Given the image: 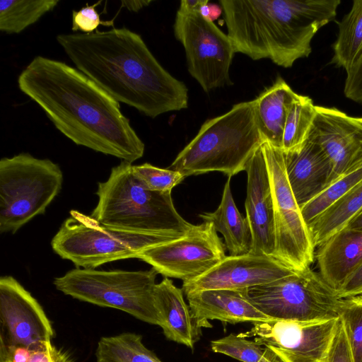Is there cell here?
Wrapping results in <instances>:
<instances>
[{"label":"cell","mask_w":362,"mask_h":362,"mask_svg":"<svg viewBox=\"0 0 362 362\" xmlns=\"http://www.w3.org/2000/svg\"><path fill=\"white\" fill-rule=\"evenodd\" d=\"M18 85L76 145L130 163L143 156L144 144L119 103L77 69L37 56L20 74Z\"/></svg>","instance_id":"obj_1"},{"label":"cell","mask_w":362,"mask_h":362,"mask_svg":"<svg viewBox=\"0 0 362 362\" xmlns=\"http://www.w3.org/2000/svg\"><path fill=\"white\" fill-rule=\"evenodd\" d=\"M57 41L76 68L118 103L155 118L188 107V89L127 28L69 33Z\"/></svg>","instance_id":"obj_2"},{"label":"cell","mask_w":362,"mask_h":362,"mask_svg":"<svg viewBox=\"0 0 362 362\" xmlns=\"http://www.w3.org/2000/svg\"><path fill=\"white\" fill-rule=\"evenodd\" d=\"M235 52L291 67L312 52L317 32L333 21L340 0H220Z\"/></svg>","instance_id":"obj_3"},{"label":"cell","mask_w":362,"mask_h":362,"mask_svg":"<svg viewBox=\"0 0 362 362\" xmlns=\"http://www.w3.org/2000/svg\"><path fill=\"white\" fill-rule=\"evenodd\" d=\"M264 142L255 99L241 102L226 113L206 120L169 168L185 177L218 171L231 177L245 170Z\"/></svg>","instance_id":"obj_4"},{"label":"cell","mask_w":362,"mask_h":362,"mask_svg":"<svg viewBox=\"0 0 362 362\" xmlns=\"http://www.w3.org/2000/svg\"><path fill=\"white\" fill-rule=\"evenodd\" d=\"M132 165L122 160L106 181L98 183V202L90 216L106 226L134 233L185 235L190 230L194 225L177 211L171 193L145 188Z\"/></svg>","instance_id":"obj_5"},{"label":"cell","mask_w":362,"mask_h":362,"mask_svg":"<svg viewBox=\"0 0 362 362\" xmlns=\"http://www.w3.org/2000/svg\"><path fill=\"white\" fill-rule=\"evenodd\" d=\"M183 235L122 230L71 210L70 216L62 223L52 238L51 245L57 255L73 262L76 268L95 269L113 261L136 258L147 248Z\"/></svg>","instance_id":"obj_6"},{"label":"cell","mask_w":362,"mask_h":362,"mask_svg":"<svg viewBox=\"0 0 362 362\" xmlns=\"http://www.w3.org/2000/svg\"><path fill=\"white\" fill-rule=\"evenodd\" d=\"M157 274L153 268L145 271L76 268L55 278L53 284L73 298L117 309L144 322L159 325L154 300Z\"/></svg>","instance_id":"obj_7"},{"label":"cell","mask_w":362,"mask_h":362,"mask_svg":"<svg viewBox=\"0 0 362 362\" xmlns=\"http://www.w3.org/2000/svg\"><path fill=\"white\" fill-rule=\"evenodd\" d=\"M63 173L49 159L21 153L0 160V232L14 234L60 192Z\"/></svg>","instance_id":"obj_8"},{"label":"cell","mask_w":362,"mask_h":362,"mask_svg":"<svg viewBox=\"0 0 362 362\" xmlns=\"http://www.w3.org/2000/svg\"><path fill=\"white\" fill-rule=\"evenodd\" d=\"M250 301L271 320L339 317L344 298L310 267L246 289Z\"/></svg>","instance_id":"obj_9"},{"label":"cell","mask_w":362,"mask_h":362,"mask_svg":"<svg viewBox=\"0 0 362 362\" xmlns=\"http://www.w3.org/2000/svg\"><path fill=\"white\" fill-rule=\"evenodd\" d=\"M173 30L185 49L189 74L204 92L233 84L230 68L236 52L227 34L201 12L181 8Z\"/></svg>","instance_id":"obj_10"},{"label":"cell","mask_w":362,"mask_h":362,"mask_svg":"<svg viewBox=\"0 0 362 362\" xmlns=\"http://www.w3.org/2000/svg\"><path fill=\"white\" fill-rule=\"evenodd\" d=\"M262 148L274 204V257L294 271H304L313 262L315 247L287 177L284 152L267 141Z\"/></svg>","instance_id":"obj_11"},{"label":"cell","mask_w":362,"mask_h":362,"mask_svg":"<svg viewBox=\"0 0 362 362\" xmlns=\"http://www.w3.org/2000/svg\"><path fill=\"white\" fill-rule=\"evenodd\" d=\"M226 257L225 245L214 225L204 221L180 238L144 250L136 258L165 277L188 281L208 272Z\"/></svg>","instance_id":"obj_12"},{"label":"cell","mask_w":362,"mask_h":362,"mask_svg":"<svg viewBox=\"0 0 362 362\" xmlns=\"http://www.w3.org/2000/svg\"><path fill=\"white\" fill-rule=\"evenodd\" d=\"M339 317L310 321L268 320L238 335L253 338L282 362H325Z\"/></svg>","instance_id":"obj_13"},{"label":"cell","mask_w":362,"mask_h":362,"mask_svg":"<svg viewBox=\"0 0 362 362\" xmlns=\"http://www.w3.org/2000/svg\"><path fill=\"white\" fill-rule=\"evenodd\" d=\"M52 324L41 305L14 277L0 278V344L28 346L52 341Z\"/></svg>","instance_id":"obj_14"},{"label":"cell","mask_w":362,"mask_h":362,"mask_svg":"<svg viewBox=\"0 0 362 362\" xmlns=\"http://www.w3.org/2000/svg\"><path fill=\"white\" fill-rule=\"evenodd\" d=\"M295 272L272 256L252 253L229 255L202 276L183 281L182 289L185 295L205 290L246 289Z\"/></svg>","instance_id":"obj_15"},{"label":"cell","mask_w":362,"mask_h":362,"mask_svg":"<svg viewBox=\"0 0 362 362\" xmlns=\"http://www.w3.org/2000/svg\"><path fill=\"white\" fill-rule=\"evenodd\" d=\"M316 111L309 136L329 157L337 179L362 162V125L335 107L316 105Z\"/></svg>","instance_id":"obj_16"},{"label":"cell","mask_w":362,"mask_h":362,"mask_svg":"<svg viewBox=\"0 0 362 362\" xmlns=\"http://www.w3.org/2000/svg\"><path fill=\"white\" fill-rule=\"evenodd\" d=\"M245 199L246 218L252 235L250 253L274 257V213L272 188L262 146L250 160Z\"/></svg>","instance_id":"obj_17"},{"label":"cell","mask_w":362,"mask_h":362,"mask_svg":"<svg viewBox=\"0 0 362 362\" xmlns=\"http://www.w3.org/2000/svg\"><path fill=\"white\" fill-rule=\"evenodd\" d=\"M284 154L287 177L300 208L336 180L329 157L310 136L298 151Z\"/></svg>","instance_id":"obj_18"},{"label":"cell","mask_w":362,"mask_h":362,"mask_svg":"<svg viewBox=\"0 0 362 362\" xmlns=\"http://www.w3.org/2000/svg\"><path fill=\"white\" fill-rule=\"evenodd\" d=\"M246 289L205 290L188 293L186 297L200 328L211 327L209 320H214L231 324L271 320L250 301Z\"/></svg>","instance_id":"obj_19"},{"label":"cell","mask_w":362,"mask_h":362,"mask_svg":"<svg viewBox=\"0 0 362 362\" xmlns=\"http://www.w3.org/2000/svg\"><path fill=\"white\" fill-rule=\"evenodd\" d=\"M183 291L165 277L154 289L155 305L159 325L165 337L173 341L194 349L199 339L201 329L194 318Z\"/></svg>","instance_id":"obj_20"},{"label":"cell","mask_w":362,"mask_h":362,"mask_svg":"<svg viewBox=\"0 0 362 362\" xmlns=\"http://www.w3.org/2000/svg\"><path fill=\"white\" fill-rule=\"evenodd\" d=\"M320 274L335 291L362 263V232L344 228L318 247Z\"/></svg>","instance_id":"obj_21"},{"label":"cell","mask_w":362,"mask_h":362,"mask_svg":"<svg viewBox=\"0 0 362 362\" xmlns=\"http://www.w3.org/2000/svg\"><path fill=\"white\" fill-rule=\"evenodd\" d=\"M298 95L278 76L271 86L255 98L257 119L262 135L265 141L277 148H282L286 121Z\"/></svg>","instance_id":"obj_22"},{"label":"cell","mask_w":362,"mask_h":362,"mask_svg":"<svg viewBox=\"0 0 362 362\" xmlns=\"http://www.w3.org/2000/svg\"><path fill=\"white\" fill-rule=\"evenodd\" d=\"M230 183L228 177L218 208L214 212L199 216L204 221L211 223L216 230L221 233L230 255L237 256L250 253L252 235L247 219L242 216L235 204Z\"/></svg>","instance_id":"obj_23"},{"label":"cell","mask_w":362,"mask_h":362,"mask_svg":"<svg viewBox=\"0 0 362 362\" xmlns=\"http://www.w3.org/2000/svg\"><path fill=\"white\" fill-rule=\"evenodd\" d=\"M362 209V182L329 206L309 225L314 247L343 229Z\"/></svg>","instance_id":"obj_24"},{"label":"cell","mask_w":362,"mask_h":362,"mask_svg":"<svg viewBox=\"0 0 362 362\" xmlns=\"http://www.w3.org/2000/svg\"><path fill=\"white\" fill-rule=\"evenodd\" d=\"M142 339L134 332L102 337L95 351L96 362H163Z\"/></svg>","instance_id":"obj_25"},{"label":"cell","mask_w":362,"mask_h":362,"mask_svg":"<svg viewBox=\"0 0 362 362\" xmlns=\"http://www.w3.org/2000/svg\"><path fill=\"white\" fill-rule=\"evenodd\" d=\"M338 25L332 62L346 71L362 54V0L353 1L350 11Z\"/></svg>","instance_id":"obj_26"},{"label":"cell","mask_w":362,"mask_h":362,"mask_svg":"<svg viewBox=\"0 0 362 362\" xmlns=\"http://www.w3.org/2000/svg\"><path fill=\"white\" fill-rule=\"evenodd\" d=\"M59 2V0H1L0 30L7 34L20 33L52 11Z\"/></svg>","instance_id":"obj_27"},{"label":"cell","mask_w":362,"mask_h":362,"mask_svg":"<svg viewBox=\"0 0 362 362\" xmlns=\"http://www.w3.org/2000/svg\"><path fill=\"white\" fill-rule=\"evenodd\" d=\"M317 115L316 105L306 95H298L293 103L284 127L282 151H298L308 139Z\"/></svg>","instance_id":"obj_28"},{"label":"cell","mask_w":362,"mask_h":362,"mask_svg":"<svg viewBox=\"0 0 362 362\" xmlns=\"http://www.w3.org/2000/svg\"><path fill=\"white\" fill-rule=\"evenodd\" d=\"M362 182V162L338 177L317 197L300 208L308 225L329 206Z\"/></svg>","instance_id":"obj_29"},{"label":"cell","mask_w":362,"mask_h":362,"mask_svg":"<svg viewBox=\"0 0 362 362\" xmlns=\"http://www.w3.org/2000/svg\"><path fill=\"white\" fill-rule=\"evenodd\" d=\"M0 362H74L71 356L52 341H38L28 346L0 344Z\"/></svg>","instance_id":"obj_30"},{"label":"cell","mask_w":362,"mask_h":362,"mask_svg":"<svg viewBox=\"0 0 362 362\" xmlns=\"http://www.w3.org/2000/svg\"><path fill=\"white\" fill-rule=\"evenodd\" d=\"M211 349L241 362H264L269 352L255 341L233 334L212 341Z\"/></svg>","instance_id":"obj_31"},{"label":"cell","mask_w":362,"mask_h":362,"mask_svg":"<svg viewBox=\"0 0 362 362\" xmlns=\"http://www.w3.org/2000/svg\"><path fill=\"white\" fill-rule=\"evenodd\" d=\"M344 298L339 317L346 330L354 362H362V294Z\"/></svg>","instance_id":"obj_32"},{"label":"cell","mask_w":362,"mask_h":362,"mask_svg":"<svg viewBox=\"0 0 362 362\" xmlns=\"http://www.w3.org/2000/svg\"><path fill=\"white\" fill-rule=\"evenodd\" d=\"M132 171L145 188L162 193H171L186 177L178 171L160 168L147 163L132 165Z\"/></svg>","instance_id":"obj_33"},{"label":"cell","mask_w":362,"mask_h":362,"mask_svg":"<svg viewBox=\"0 0 362 362\" xmlns=\"http://www.w3.org/2000/svg\"><path fill=\"white\" fill-rule=\"evenodd\" d=\"M101 4L98 1L93 5L81 8L78 11H72V27L73 31H81L84 33H92L97 30L100 25H111L112 23L102 21L100 14L95 8Z\"/></svg>","instance_id":"obj_34"},{"label":"cell","mask_w":362,"mask_h":362,"mask_svg":"<svg viewBox=\"0 0 362 362\" xmlns=\"http://www.w3.org/2000/svg\"><path fill=\"white\" fill-rule=\"evenodd\" d=\"M325 362H354L346 330L340 317Z\"/></svg>","instance_id":"obj_35"},{"label":"cell","mask_w":362,"mask_h":362,"mask_svg":"<svg viewBox=\"0 0 362 362\" xmlns=\"http://www.w3.org/2000/svg\"><path fill=\"white\" fill-rule=\"evenodd\" d=\"M344 91L347 98L362 104V54L346 71Z\"/></svg>","instance_id":"obj_36"},{"label":"cell","mask_w":362,"mask_h":362,"mask_svg":"<svg viewBox=\"0 0 362 362\" xmlns=\"http://www.w3.org/2000/svg\"><path fill=\"white\" fill-rule=\"evenodd\" d=\"M362 292V263L349 276L337 291L341 298H347L361 294Z\"/></svg>","instance_id":"obj_37"},{"label":"cell","mask_w":362,"mask_h":362,"mask_svg":"<svg viewBox=\"0 0 362 362\" xmlns=\"http://www.w3.org/2000/svg\"><path fill=\"white\" fill-rule=\"evenodd\" d=\"M209 3L208 0H182L179 8L189 11L201 12L203 7Z\"/></svg>","instance_id":"obj_38"},{"label":"cell","mask_w":362,"mask_h":362,"mask_svg":"<svg viewBox=\"0 0 362 362\" xmlns=\"http://www.w3.org/2000/svg\"><path fill=\"white\" fill-rule=\"evenodd\" d=\"M122 6L132 12H138L144 7L147 6L151 1H122Z\"/></svg>","instance_id":"obj_39"},{"label":"cell","mask_w":362,"mask_h":362,"mask_svg":"<svg viewBox=\"0 0 362 362\" xmlns=\"http://www.w3.org/2000/svg\"><path fill=\"white\" fill-rule=\"evenodd\" d=\"M346 228L362 232V209L348 223Z\"/></svg>","instance_id":"obj_40"},{"label":"cell","mask_w":362,"mask_h":362,"mask_svg":"<svg viewBox=\"0 0 362 362\" xmlns=\"http://www.w3.org/2000/svg\"><path fill=\"white\" fill-rule=\"evenodd\" d=\"M264 362H282L274 353L270 350L269 352L264 361Z\"/></svg>","instance_id":"obj_41"},{"label":"cell","mask_w":362,"mask_h":362,"mask_svg":"<svg viewBox=\"0 0 362 362\" xmlns=\"http://www.w3.org/2000/svg\"><path fill=\"white\" fill-rule=\"evenodd\" d=\"M356 120L362 125V117H355Z\"/></svg>","instance_id":"obj_42"},{"label":"cell","mask_w":362,"mask_h":362,"mask_svg":"<svg viewBox=\"0 0 362 362\" xmlns=\"http://www.w3.org/2000/svg\"><path fill=\"white\" fill-rule=\"evenodd\" d=\"M361 294H362V292H361Z\"/></svg>","instance_id":"obj_43"}]
</instances>
